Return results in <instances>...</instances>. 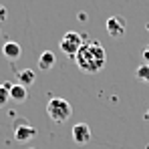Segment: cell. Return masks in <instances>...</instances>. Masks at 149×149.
<instances>
[{"label":"cell","mask_w":149,"mask_h":149,"mask_svg":"<svg viewBox=\"0 0 149 149\" xmlns=\"http://www.w3.org/2000/svg\"><path fill=\"white\" fill-rule=\"evenodd\" d=\"M10 99L14 101V103H24L28 99V89L22 87L20 83H12V87H10Z\"/></svg>","instance_id":"8"},{"label":"cell","mask_w":149,"mask_h":149,"mask_svg":"<svg viewBox=\"0 0 149 149\" xmlns=\"http://www.w3.org/2000/svg\"><path fill=\"white\" fill-rule=\"evenodd\" d=\"M135 77L141 81V83H145V85H149V65H139L137 67V71H135Z\"/></svg>","instance_id":"12"},{"label":"cell","mask_w":149,"mask_h":149,"mask_svg":"<svg viewBox=\"0 0 149 149\" xmlns=\"http://www.w3.org/2000/svg\"><path fill=\"white\" fill-rule=\"evenodd\" d=\"M10 87H12L10 81H6V83L0 85V107H4V105L10 101Z\"/></svg>","instance_id":"11"},{"label":"cell","mask_w":149,"mask_h":149,"mask_svg":"<svg viewBox=\"0 0 149 149\" xmlns=\"http://www.w3.org/2000/svg\"><path fill=\"white\" fill-rule=\"evenodd\" d=\"M2 54H4L10 63H16V61L20 58V54H22V49H20V45H18V42L8 40V42H4V45H2Z\"/></svg>","instance_id":"7"},{"label":"cell","mask_w":149,"mask_h":149,"mask_svg":"<svg viewBox=\"0 0 149 149\" xmlns=\"http://www.w3.org/2000/svg\"><path fill=\"white\" fill-rule=\"evenodd\" d=\"M16 81H18L22 87H26V89H28V87L36 81V74H34V71H30V69H24V71H18Z\"/></svg>","instance_id":"10"},{"label":"cell","mask_w":149,"mask_h":149,"mask_svg":"<svg viewBox=\"0 0 149 149\" xmlns=\"http://www.w3.org/2000/svg\"><path fill=\"white\" fill-rule=\"evenodd\" d=\"M83 45H85L83 34H81V32H74V30L65 32V34L61 36V40H58L61 50H63L67 56H71V58H74V56H77V52L81 50V47H83Z\"/></svg>","instance_id":"3"},{"label":"cell","mask_w":149,"mask_h":149,"mask_svg":"<svg viewBox=\"0 0 149 149\" xmlns=\"http://www.w3.org/2000/svg\"><path fill=\"white\" fill-rule=\"evenodd\" d=\"M6 16H8V10L0 4V22H4V20H6Z\"/></svg>","instance_id":"14"},{"label":"cell","mask_w":149,"mask_h":149,"mask_svg":"<svg viewBox=\"0 0 149 149\" xmlns=\"http://www.w3.org/2000/svg\"><path fill=\"white\" fill-rule=\"evenodd\" d=\"M34 137H36V129H34L32 125L18 123L14 127V139H16L18 143H28V141H32Z\"/></svg>","instance_id":"5"},{"label":"cell","mask_w":149,"mask_h":149,"mask_svg":"<svg viewBox=\"0 0 149 149\" xmlns=\"http://www.w3.org/2000/svg\"><path fill=\"white\" fill-rule=\"evenodd\" d=\"M141 54H143V63H145V65H149V45L141 50Z\"/></svg>","instance_id":"13"},{"label":"cell","mask_w":149,"mask_h":149,"mask_svg":"<svg viewBox=\"0 0 149 149\" xmlns=\"http://www.w3.org/2000/svg\"><path fill=\"white\" fill-rule=\"evenodd\" d=\"M145 119H147V121H149V109H147V113H145Z\"/></svg>","instance_id":"15"},{"label":"cell","mask_w":149,"mask_h":149,"mask_svg":"<svg viewBox=\"0 0 149 149\" xmlns=\"http://www.w3.org/2000/svg\"><path fill=\"white\" fill-rule=\"evenodd\" d=\"M147 32H149V22H147Z\"/></svg>","instance_id":"16"},{"label":"cell","mask_w":149,"mask_h":149,"mask_svg":"<svg viewBox=\"0 0 149 149\" xmlns=\"http://www.w3.org/2000/svg\"><path fill=\"white\" fill-rule=\"evenodd\" d=\"M105 28H107L111 38H121L125 34V30H127V24H125V20L121 16H109L107 22H105Z\"/></svg>","instance_id":"4"},{"label":"cell","mask_w":149,"mask_h":149,"mask_svg":"<svg viewBox=\"0 0 149 149\" xmlns=\"http://www.w3.org/2000/svg\"><path fill=\"white\" fill-rule=\"evenodd\" d=\"M73 141L77 145H85L91 141V127L87 123H77L73 127Z\"/></svg>","instance_id":"6"},{"label":"cell","mask_w":149,"mask_h":149,"mask_svg":"<svg viewBox=\"0 0 149 149\" xmlns=\"http://www.w3.org/2000/svg\"><path fill=\"white\" fill-rule=\"evenodd\" d=\"M74 63L79 67V71L85 74H97L105 69L107 65V52L103 49V45L93 40V42H85L81 50L74 56Z\"/></svg>","instance_id":"1"},{"label":"cell","mask_w":149,"mask_h":149,"mask_svg":"<svg viewBox=\"0 0 149 149\" xmlns=\"http://www.w3.org/2000/svg\"><path fill=\"white\" fill-rule=\"evenodd\" d=\"M54 63H56V56H54L52 50H45V52L38 56V69H40V71H50V69L54 67Z\"/></svg>","instance_id":"9"},{"label":"cell","mask_w":149,"mask_h":149,"mask_svg":"<svg viewBox=\"0 0 149 149\" xmlns=\"http://www.w3.org/2000/svg\"><path fill=\"white\" fill-rule=\"evenodd\" d=\"M26 149H34V147H26Z\"/></svg>","instance_id":"17"},{"label":"cell","mask_w":149,"mask_h":149,"mask_svg":"<svg viewBox=\"0 0 149 149\" xmlns=\"http://www.w3.org/2000/svg\"><path fill=\"white\" fill-rule=\"evenodd\" d=\"M47 115L50 117V121L54 123H67L73 115V107L71 103L63 97H52L47 103Z\"/></svg>","instance_id":"2"}]
</instances>
